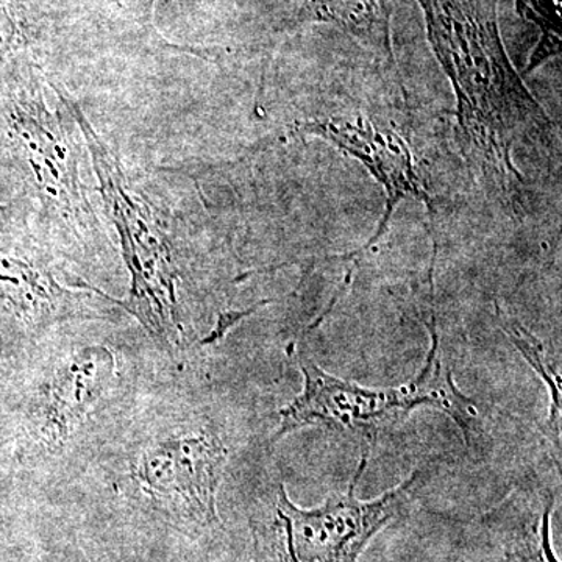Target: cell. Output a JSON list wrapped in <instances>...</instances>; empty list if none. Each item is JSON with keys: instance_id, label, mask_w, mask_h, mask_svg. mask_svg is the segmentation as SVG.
Listing matches in <instances>:
<instances>
[{"instance_id": "cell-1", "label": "cell", "mask_w": 562, "mask_h": 562, "mask_svg": "<svg viewBox=\"0 0 562 562\" xmlns=\"http://www.w3.org/2000/svg\"><path fill=\"white\" fill-rule=\"evenodd\" d=\"M428 41L452 85L457 143L472 172L522 213L519 147L546 146L554 125L503 44L497 0H417Z\"/></svg>"}, {"instance_id": "cell-2", "label": "cell", "mask_w": 562, "mask_h": 562, "mask_svg": "<svg viewBox=\"0 0 562 562\" xmlns=\"http://www.w3.org/2000/svg\"><path fill=\"white\" fill-rule=\"evenodd\" d=\"M79 132L61 83L22 55L0 68V183L29 206L32 224L101 250L109 238L81 179Z\"/></svg>"}, {"instance_id": "cell-3", "label": "cell", "mask_w": 562, "mask_h": 562, "mask_svg": "<svg viewBox=\"0 0 562 562\" xmlns=\"http://www.w3.org/2000/svg\"><path fill=\"white\" fill-rule=\"evenodd\" d=\"M63 94L83 135L98 180L95 190L120 235L122 260L131 273V290L125 299L111 297L87 281L81 284L132 314L155 338L166 344L179 342L183 336L180 268L171 236L160 217L161 210L133 187L120 158L92 127L80 103L66 88H63Z\"/></svg>"}, {"instance_id": "cell-4", "label": "cell", "mask_w": 562, "mask_h": 562, "mask_svg": "<svg viewBox=\"0 0 562 562\" xmlns=\"http://www.w3.org/2000/svg\"><path fill=\"white\" fill-rule=\"evenodd\" d=\"M368 461L366 452L347 494L313 509L299 508L284 484L277 483L251 519L255 562H358L373 536L405 512L422 475L416 471L376 501L361 502L355 487Z\"/></svg>"}, {"instance_id": "cell-5", "label": "cell", "mask_w": 562, "mask_h": 562, "mask_svg": "<svg viewBox=\"0 0 562 562\" xmlns=\"http://www.w3.org/2000/svg\"><path fill=\"white\" fill-rule=\"evenodd\" d=\"M291 135L327 140L361 162L384 191V213L372 238L361 249L328 260H351L379 243L390 227L392 214L405 199L424 203L435 221V202L417 165L416 154L408 138L394 124H384L362 114L316 117L299 122Z\"/></svg>"}, {"instance_id": "cell-6", "label": "cell", "mask_w": 562, "mask_h": 562, "mask_svg": "<svg viewBox=\"0 0 562 562\" xmlns=\"http://www.w3.org/2000/svg\"><path fill=\"white\" fill-rule=\"evenodd\" d=\"M303 373V391L280 412V427L272 442L299 428L322 425L350 431L375 443L380 431L419 408L420 398L412 380L390 390H371L336 379L302 350H291Z\"/></svg>"}, {"instance_id": "cell-7", "label": "cell", "mask_w": 562, "mask_h": 562, "mask_svg": "<svg viewBox=\"0 0 562 562\" xmlns=\"http://www.w3.org/2000/svg\"><path fill=\"white\" fill-rule=\"evenodd\" d=\"M224 443L210 432H187L162 439L140 452L135 480L150 501L179 519L213 527L217 490L227 464Z\"/></svg>"}, {"instance_id": "cell-8", "label": "cell", "mask_w": 562, "mask_h": 562, "mask_svg": "<svg viewBox=\"0 0 562 562\" xmlns=\"http://www.w3.org/2000/svg\"><path fill=\"white\" fill-rule=\"evenodd\" d=\"M117 361L110 347L87 346L63 358L38 392L35 430L50 449L65 446L116 379Z\"/></svg>"}, {"instance_id": "cell-9", "label": "cell", "mask_w": 562, "mask_h": 562, "mask_svg": "<svg viewBox=\"0 0 562 562\" xmlns=\"http://www.w3.org/2000/svg\"><path fill=\"white\" fill-rule=\"evenodd\" d=\"M90 292L68 290L44 262L0 251V321L41 331L70 319H102Z\"/></svg>"}, {"instance_id": "cell-10", "label": "cell", "mask_w": 562, "mask_h": 562, "mask_svg": "<svg viewBox=\"0 0 562 562\" xmlns=\"http://www.w3.org/2000/svg\"><path fill=\"white\" fill-rule=\"evenodd\" d=\"M552 492L520 487L483 517L503 562H558L550 542Z\"/></svg>"}, {"instance_id": "cell-11", "label": "cell", "mask_w": 562, "mask_h": 562, "mask_svg": "<svg viewBox=\"0 0 562 562\" xmlns=\"http://www.w3.org/2000/svg\"><path fill=\"white\" fill-rule=\"evenodd\" d=\"M391 20L387 0H303L292 24L335 25L397 70Z\"/></svg>"}, {"instance_id": "cell-12", "label": "cell", "mask_w": 562, "mask_h": 562, "mask_svg": "<svg viewBox=\"0 0 562 562\" xmlns=\"http://www.w3.org/2000/svg\"><path fill=\"white\" fill-rule=\"evenodd\" d=\"M517 11L541 33L525 72L530 74L549 58L561 54V0H517Z\"/></svg>"}, {"instance_id": "cell-13", "label": "cell", "mask_w": 562, "mask_h": 562, "mask_svg": "<svg viewBox=\"0 0 562 562\" xmlns=\"http://www.w3.org/2000/svg\"><path fill=\"white\" fill-rule=\"evenodd\" d=\"M497 317L501 322V327L509 339L514 342L525 357V360L530 362L532 369L542 376L543 382L549 384L550 395H552V409H550L549 427L552 428L553 435L560 436L561 424V382L557 379L552 369L547 368L546 360H543V347L541 341L535 336L530 335L522 325L517 324L509 319L505 313L497 306Z\"/></svg>"}, {"instance_id": "cell-14", "label": "cell", "mask_w": 562, "mask_h": 562, "mask_svg": "<svg viewBox=\"0 0 562 562\" xmlns=\"http://www.w3.org/2000/svg\"><path fill=\"white\" fill-rule=\"evenodd\" d=\"M32 236L31 210L18 199L0 201V251L24 246Z\"/></svg>"}, {"instance_id": "cell-15", "label": "cell", "mask_w": 562, "mask_h": 562, "mask_svg": "<svg viewBox=\"0 0 562 562\" xmlns=\"http://www.w3.org/2000/svg\"><path fill=\"white\" fill-rule=\"evenodd\" d=\"M268 303H271V301H262L257 303V305L250 306L249 310H243V312L221 313L216 327H214L210 335L203 339L202 346H210V344L220 342L221 339L224 338V336L227 335V333L231 331L236 324H238V322L246 319V317H249L250 314H254L257 312V310H260L261 306L268 305Z\"/></svg>"}]
</instances>
